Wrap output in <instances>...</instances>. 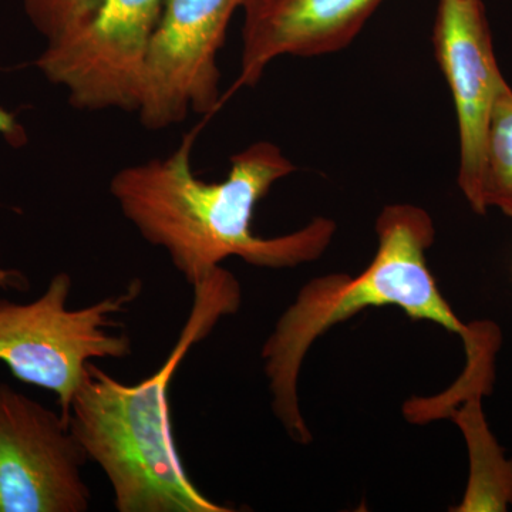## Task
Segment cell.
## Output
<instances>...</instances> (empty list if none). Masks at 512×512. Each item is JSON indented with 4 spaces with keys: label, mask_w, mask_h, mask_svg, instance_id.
<instances>
[{
    "label": "cell",
    "mask_w": 512,
    "mask_h": 512,
    "mask_svg": "<svg viewBox=\"0 0 512 512\" xmlns=\"http://www.w3.org/2000/svg\"><path fill=\"white\" fill-rule=\"evenodd\" d=\"M376 235V254L366 269L303 285L262 345L272 410L289 439L301 446L313 437L299 404V375L313 343L328 330L366 309L392 306L410 319L439 325L463 343L473 336L474 323L458 319L427 265L436 238L430 215L416 205H389L377 217Z\"/></svg>",
    "instance_id": "obj_3"
},
{
    "label": "cell",
    "mask_w": 512,
    "mask_h": 512,
    "mask_svg": "<svg viewBox=\"0 0 512 512\" xmlns=\"http://www.w3.org/2000/svg\"><path fill=\"white\" fill-rule=\"evenodd\" d=\"M434 53L446 77L460 134L458 185L470 207L485 214L484 148L495 99L505 83L481 0H440L433 29Z\"/></svg>",
    "instance_id": "obj_8"
},
{
    "label": "cell",
    "mask_w": 512,
    "mask_h": 512,
    "mask_svg": "<svg viewBox=\"0 0 512 512\" xmlns=\"http://www.w3.org/2000/svg\"><path fill=\"white\" fill-rule=\"evenodd\" d=\"M383 0H245L241 66L229 94L255 86L281 56L345 49Z\"/></svg>",
    "instance_id": "obj_9"
},
{
    "label": "cell",
    "mask_w": 512,
    "mask_h": 512,
    "mask_svg": "<svg viewBox=\"0 0 512 512\" xmlns=\"http://www.w3.org/2000/svg\"><path fill=\"white\" fill-rule=\"evenodd\" d=\"M23 3L30 22L49 45L89 25L106 0H23Z\"/></svg>",
    "instance_id": "obj_12"
},
{
    "label": "cell",
    "mask_w": 512,
    "mask_h": 512,
    "mask_svg": "<svg viewBox=\"0 0 512 512\" xmlns=\"http://www.w3.org/2000/svg\"><path fill=\"white\" fill-rule=\"evenodd\" d=\"M86 451L69 420L0 383V512H86Z\"/></svg>",
    "instance_id": "obj_7"
},
{
    "label": "cell",
    "mask_w": 512,
    "mask_h": 512,
    "mask_svg": "<svg viewBox=\"0 0 512 512\" xmlns=\"http://www.w3.org/2000/svg\"><path fill=\"white\" fill-rule=\"evenodd\" d=\"M0 134L13 147L23 146L28 141L25 128L20 126L15 114L3 107H0ZM29 288V278L22 271L0 266V291L28 292Z\"/></svg>",
    "instance_id": "obj_13"
},
{
    "label": "cell",
    "mask_w": 512,
    "mask_h": 512,
    "mask_svg": "<svg viewBox=\"0 0 512 512\" xmlns=\"http://www.w3.org/2000/svg\"><path fill=\"white\" fill-rule=\"evenodd\" d=\"M72 291V276L59 272L33 301L0 298V363L19 382L55 394L64 419L87 363L133 353L114 316L130 309L143 284L134 279L123 292L79 309L69 308Z\"/></svg>",
    "instance_id": "obj_4"
},
{
    "label": "cell",
    "mask_w": 512,
    "mask_h": 512,
    "mask_svg": "<svg viewBox=\"0 0 512 512\" xmlns=\"http://www.w3.org/2000/svg\"><path fill=\"white\" fill-rule=\"evenodd\" d=\"M483 393H474L463 400L454 416L470 456V478L457 512L507 511L512 505V460L505 457L485 421L481 400Z\"/></svg>",
    "instance_id": "obj_10"
},
{
    "label": "cell",
    "mask_w": 512,
    "mask_h": 512,
    "mask_svg": "<svg viewBox=\"0 0 512 512\" xmlns=\"http://www.w3.org/2000/svg\"><path fill=\"white\" fill-rule=\"evenodd\" d=\"M192 289L190 315L156 373L130 386L89 362L70 404V429L106 474L119 512L232 511L188 477L174 443L170 386L188 352L238 312L241 286L220 266Z\"/></svg>",
    "instance_id": "obj_2"
},
{
    "label": "cell",
    "mask_w": 512,
    "mask_h": 512,
    "mask_svg": "<svg viewBox=\"0 0 512 512\" xmlns=\"http://www.w3.org/2000/svg\"><path fill=\"white\" fill-rule=\"evenodd\" d=\"M165 0H106L74 35L49 43L36 67L79 110L137 111L144 64Z\"/></svg>",
    "instance_id": "obj_6"
},
{
    "label": "cell",
    "mask_w": 512,
    "mask_h": 512,
    "mask_svg": "<svg viewBox=\"0 0 512 512\" xmlns=\"http://www.w3.org/2000/svg\"><path fill=\"white\" fill-rule=\"evenodd\" d=\"M245 0H165L144 64L138 117L151 131L222 104L218 53Z\"/></svg>",
    "instance_id": "obj_5"
},
{
    "label": "cell",
    "mask_w": 512,
    "mask_h": 512,
    "mask_svg": "<svg viewBox=\"0 0 512 512\" xmlns=\"http://www.w3.org/2000/svg\"><path fill=\"white\" fill-rule=\"evenodd\" d=\"M484 210L497 208L512 220V89L505 82L495 99L485 137Z\"/></svg>",
    "instance_id": "obj_11"
},
{
    "label": "cell",
    "mask_w": 512,
    "mask_h": 512,
    "mask_svg": "<svg viewBox=\"0 0 512 512\" xmlns=\"http://www.w3.org/2000/svg\"><path fill=\"white\" fill-rule=\"evenodd\" d=\"M201 128L184 134L170 156L128 165L113 175L110 194L144 241L161 248L191 286L237 256L258 268H295L328 249L336 224L316 218L275 238L252 229L256 205L296 170L281 148L258 141L231 158L221 183L202 181L191 157Z\"/></svg>",
    "instance_id": "obj_1"
}]
</instances>
